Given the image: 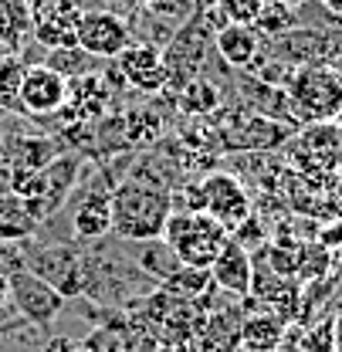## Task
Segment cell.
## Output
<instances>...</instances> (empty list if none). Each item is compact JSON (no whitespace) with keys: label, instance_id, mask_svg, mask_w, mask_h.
<instances>
[{"label":"cell","instance_id":"83f0119b","mask_svg":"<svg viewBox=\"0 0 342 352\" xmlns=\"http://www.w3.org/2000/svg\"><path fill=\"white\" fill-rule=\"evenodd\" d=\"M264 0H217V10L227 24H255Z\"/></svg>","mask_w":342,"mask_h":352},{"label":"cell","instance_id":"9a60e30c","mask_svg":"<svg viewBox=\"0 0 342 352\" xmlns=\"http://www.w3.org/2000/svg\"><path fill=\"white\" fill-rule=\"evenodd\" d=\"M285 332H288V322L278 315V311H255L248 318H241V329H237V346L241 352H271L285 346Z\"/></svg>","mask_w":342,"mask_h":352},{"label":"cell","instance_id":"5b68a950","mask_svg":"<svg viewBox=\"0 0 342 352\" xmlns=\"http://www.w3.org/2000/svg\"><path fill=\"white\" fill-rule=\"evenodd\" d=\"M7 302H14V308L31 325L41 329L47 322H54V315L65 305V295L54 285H47L41 274H34L31 267L17 264V267L7 271Z\"/></svg>","mask_w":342,"mask_h":352},{"label":"cell","instance_id":"7402d4cb","mask_svg":"<svg viewBox=\"0 0 342 352\" xmlns=\"http://www.w3.org/2000/svg\"><path fill=\"white\" fill-rule=\"evenodd\" d=\"M255 31L268 41H281L292 31H299V10L288 0H264L261 14L255 17Z\"/></svg>","mask_w":342,"mask_h":352},{"label":"cell","instance_id":"d4e9b609","mask_svg":"<svg viewBox=\"0 0 342 352\" xmlns=\"http://www.w3.org/2000/svg\"><path fill=\"white\" fill-rule=\"evenodd\" d=\"M180 105L190 116H211L214 109H220V88L207 78H193L180 88Z\"/></svg>","mask_w":342,"mask_h":352},{"label":"cell","instance_id":"4dcf8cb0","mask_svg":"<svg viewBox=\"0 0 342 352\" xmlns=\"http://www.w3.org/2000/svg\"><path fill=\"white\" fill-rule=\"evenodd\" d=\"M3 302H7V274L0 271V305H3Z\"/></svg>","mask_w":342,"mask_h":352},{"label":"cell","instance_id":"ffe728a7","mask_svg":"<svg viewBox=\"0 0 342 352\" xmlns=\"http://www.w3.org/2000/svg\"><path fill=\"white\" fill-rule=\"evenodd\" d=\"M34 230H38V220L31 214L28 200H21L17 193H3L0 197V241L21 244V241H31Z\"/></svg>","mask_w":342,"mask_h":352},{"label":"cell","instance_id":"836d02e7","mask_svg":"<svg viewBox=\"0 0 342 352\" xmlns=\"http://www.w3.org/2000/svg\"><path fill=\"white\" fill-rule=\"evenodd\" d=\"M336 122H342V112H339V119H336Z\"/></svg>","mask_w":342,"mask_h":352},{"label":"cell","instance_id":"4fadbf2b","mask_svg":"<svg viewBox=\"0 0 342 352\" xmlns=\"http://www.w3.org/2000/svg\"><path fill=\"white\" fill-rule=\"evenodd\" d=\"M31 271L41 274L47 285H54L65 298L85 292V271H82V261H78V254L68 251V248H47V251H38L34 261H31Z\"/></svg>","mask_w":342,"mask_h":352},{"label":"cell","instance_id":"9c48e42d","mask_svg":"<svg viewBox=\"0 0 342 352\" xmlns=\"http://www.w3.org/2000/svg\"><path fill=\"white\" fill-rule=\"evenodd\" d=\"M68 98V78L54 72L51 65H28L24 82H21V102L17 112L24 116H51L61 112Z\"/></svg>","mask_w":342,"mask_h":352},{"label":"cell","instance_id":"3957f363","mask_svg":"<svg viewBox=\"0 0 342 352\" xmlns=\"http://www.w3.org/2000/svg\"><path fill=\"white\" fill-rule=\"evenodd\" d=\"M176 264L186 267H211L217 261V254L224 251V244L231 241V230L214 220L207 210H173L163 237H160Z\"/></svg>","mask_w":342,"mask_h":352},{"label":"cell","instance_id":"d590c367","mask_svg":"<svg viewBox=\"0 0 342 352\" xmlns=\"http://www.w3.org/2000/svg\"><path fill=\"white\" fill-rule=\"evenodd\" d=\"M288 3H299V0H288Z\"/></svg>","mask_w":342,"mask_h":352},{"label":"cell","instance_id":"ac0fdd59","mask_svg":"<svg viewBox=\"0 0 342 352\" xmlns=\"http://www.w3.org/2000/svg\"><path fill=\"white\" fill-rule=\"evenodd\" d=\"M58 156L54 139L41 132H14V139L3 146V160L10 170H44Z\"/></svg>","mask_w":342,"mask_h":352},{"label":"cell","instance_id":"f546056e","mask_svg":"<svg viewBox=\"0 0 342 352\" xmlns=\"http://www.w3.org/2000/svg\"><path fill=\"white\" fill-rule=\"evenodd\" d=\"M332 352H342V315L332 318Z\"/></svg>","mask_w":342,"mask_h":352},{"label":"cell","instance_id":"6da1fadb","mask_svg":"<svg viewBox=\"0 0 342 352\" xmlns=\"http://www.w3.org/2000/svg\"><path fill=\"white\" fill-rule=\"evenodd\" d=\"M173 214V193L149 173L126 176L112 190V230L122 241H160L163 227Z\"/></svg>","mask_w":342,"mask_h":352},{"label":"cell","instance_id":"44dd1931","mask_svg":"<svg viewBox=\"0 0 342 352\" xmlns=\"http://www.w3.org/2000/svg\"><path fill=\"white\" fill-rule=\"evenodd\" d=\"M31 28V0H0V47H7V54H21Z\"/></svg>","mask_w":342,"mask_h":352},{"label":"cell","instance_id":"d6986e66","mask_svg":"<svg viewBox=\"0 0 342 352\" xmlns=\"http://www.w3.org/2000/svg\"><path fill=\"white\" fill-rule=\"evenodd\" d=\"M65 109H78L75 119H98L105 109H109V88L98 75H78V78H68V98H65Z\"/></svg>","mask_w":342,"mask_h":352},{"label":"cell","instance_id":"4316f807","mask_svg":"<svg viewBox=\"0 0 342 352\" xmlns=\"http://www.w3.org/2000/svg\"><path fill=\"white\" fill-rule=\"evenodd\" d=\"M88 58H92V54H85V51L75 44V47H54L44 65H51V68L61 72L65 78H78V75L88 72Z\"/></svg>","mask_w":342,"mask_h":352},{"label":"cell","instance_id":"f1b7e54d","mask_svg":"<svg viewBox=\"0 0 342 352\" xmlns=\"http://www.w3.org/2000/svg\"><path fill=\"white\" fill-rule=\"evenodd\" d=\"M44 352H88V346L68 339V336H58V339H51V342L44 346Z\"/></svg>","mask_w":342,"mask_h":352},{"label":"cell","instance_id":"2e32d148","mask_svg":"<svg viewBox=\"0 0 342 352\" xmlns=\"http://www.w3.org/2000/svg\"><path fill=\"white\" fill-rule=\"evenodd\" d=\"M261 34L255 31V24H224L217 28L214 47L217 54L231 65V68H251L261 58Z\"/></svg>","mask_w":342,"mask_h":352},{"label":"cell","instance_id":"e0dca14e","mask_svg":"<svg viewBox=\"0 0 342 352\" xmlns=\"http://www.w3.org/2000/svg\"><path fill=\"white\" fill-rule=\"evenodd\" d=\"M75 237L78 241H98L112 230V190H85L75 207Z\"/></svg>","mask_w":342,"mask_h":352},{"label":"cell","instance_id":"30bf717a","mask_svg":"<svg viewBox=\"0 0 342 352\" xmlns=\"http://www.w3.org/2000/svg\"><path fill=\"white\" fill-rule=\"evenodd\" d=\"M295 163L308 173H332L342 163V129L339 122H312L292 146Z\"/></svg>","mask_w":342,"mask_h":352},{"label":"cell","instance_id":"484cf974","mask_svg":"<svg viewBox=\"0 0 342 352\" xmlns=\"http://www.w3.org/2000/svg\"><path fill=\"white\" fill-rule=\"evenodd\" d=\"M126 142H153L160 135V116L153 109H129L122 119Z\"/></svg>","mask_w":342,"mask_h":352},{"label":"cell","instance_id":"cb8c5ba5","mask_svg":"<svg viewBox=\"0 0 342 352\" xmlns=\"http://www.w3.org/2000/svg\"><path fill=\"white\" fill-rule=\"evenodd\" d=\"M24 72H28V61H21L17 54L0 58V112H17Z\"/></svg>","mask_w":342,"mask_h":352},{"label":"cell","instance_id":"1f68e13d","mask_svg":"<svg viewBox=\"0 0 342 352\" xmlns=\"http://www.w3.org/2000/svg\"><path fill=\"white\" fill-rule=\"evenodd\" d=\"M322 3H325L332 14H342V0H322Z\"/></svg>","mask_w":342,"mask_h":352},{"label":"cell","instance_id":"e575fe53","mask_svg":"<svg viewBox=\"0 0 342 352\" xmlns=\"http://www.w3.org/2000/svg\"><path fill=\"white\" fill-rule=\"evenodd\" d=\"M271 352H285V349H271Z\"/></svg>","mask_w":342,"mask_h":352},{"label":"cell","instance_id":"7c38bea8","mask_svg":"<svg viewBox=\"0 0 342 352\" xmlns=\"http://www.w3.org/2000/svg\"><path fill=\"white\" fill-rule=\"evenodd\" d=\"M78 173H82L78 156H54V160L44 166V193H41V200L28 204L38 223L51 220L61 207H65L68 193L78 186Z\"/></svg>","mask_w":342,"mask_h":352},{"label":"cell","instance_id":"277c9868","mask_svg":"<svg viewBox=\"0 0 342 352\" xmlns=\"http://www.w3.org/2000/svg\"><path fill=\"white\" fill-rule=\"evenodd\" d=\"M186 190H190V207L183 210H207L227 230H237L251 217V197L234 173H211Z\"/></svg>","mask_w":342,"mask_h":352},{"label":"cell","instance_id":"8fae6325","mask_svg":"<svg viewBox=\"0 0 342 352\" xmlns=\"http://www.w3.org/2000/svg\"><path fill=\"white\" fill-rule=\"evenodd\" d=\"M220 135L231 149H275L288 142L292 129L278 119H268L264 112H231Z\"/></svg>","mask_w":342,"mask_h":352},{"label":"cell","instance_id":"ba28073f","mask_svg":"<svg viewBox=\"0 0 342 352\" xmlns=\"http://www.w3.org/2000/svg\"><path fill=\"white\" fill-rule=\"evenodd\" d=\"M129 41H132V31L119 14H112V10H82V17H78V47L85 54L112 61Z\"/></svg>","mask_w":342,"mask_h":352},{"label":"cell","instance_id":"7a4b0ae2","mask_svg":"<svg viewBox=\"0 0 342 352\" xmlns=\"http://www.w3.org/2000/svg\"><path fill=\"white\" fill-rule=\"evenodd\" d=\"M285 102L295 122H336L342 112V75L322 61L301 65L285 82Z\"/></svg>","mask_w":342,"mask_h":352},{"label":"cell","instance_id":"5bb4252c","mask_svg":"<svg viewBox=\"0 0 342 352\" xmlns=\"http://www.w3.org/2000/svg\"><path fill=\"white\" fill-rule=\"evenodd\" d=\"M211 278H214L217 288H224V292H231L237 298H248L251 295V281H255V261H251L248 248L231 237L224 244V251L217 254V261L211 264Z\"/></svg>","mask_w":342,"mask_h":352},{"label":"cell","instance_id":"d6a6232c","mask_svg":"<svg viewBox=\"0 0 342 352\" xmlns=\"http://www.w3.org/2000/svg\"><path fill=\"white\" fill-rule=\"evenodd\" d=\"M7 166V160H3V142H0V170Z\"/></svg>","mask_w":342,"mask_h":352},{"label":"cell","instance_id":"603a6c76","mask_svg":"<svg viewBox=\"0 0 342 352\" xmlns=\"http://www.w3.org/2000/svg\"><path fill=\"white\" fill-rule=\"evenodd\" d=\"M211 285H214L211 267H186V264H180V271L163 274V288L170 295H176V298H193V295L207 292Z\"/></svg>","mask_w":342,"mask_h":352},{"label":"cell","instance_id":"52a82bcc","mask_svg":"<svg viewBox=\"0 0 342 352\" xmlns=\"http://www.w3.org/2000/svg\"><path fill=\"white\" fill-rule=\"evenodd\" d=\"M31 17H34L31 34L47 51H54V47H75L78 44L82 7L75 0H31Z\"/></svg>","mask_w":342,"mask_h":352},{"label":"cell","instance_id":"8992f818","mask_svg":"<svg viewBox=\"0 0 342 352\" xmlns=\"http://www.w3.org/2000/svg\"><path fill=\"white\" fill-rule=\"evenodd\" d=\"M116 75L136 88L139 95H156L167 88V68H163V51L149 41H129L116 58Z\"/></svg>","mask_w":342,"mask_h":352}]
</instances>
